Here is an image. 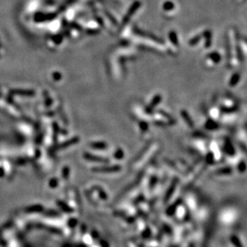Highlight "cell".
Segmentation results:
<instances>
[{
    "instance_id": "6da1fadb",
    "label": "cell",
    "mask_w": 247,
    "mask_h": 247,
    "mask_svg": "<svg viewBox=\"0 0 247 247\" xmlns=\"http://www.w3.org/2000/svg\"><path fill=\"white\" fill-rule=\"evenodd\" d=\"M139 6H140V2H138V1H137L135 3H134L133 5L131 6V8L129 9L127 14H126V15L124 17V19H123V24H125V23H126V22H128V20L130 19V18L135 13V11L139 8Z\"/></svg>"
},
{
    "instance_id": "7a4b0ae2",
    "label": "cell",
    "mask_w": 247,
    "mask_h": 247,
    "mask_svg": "<svg viewBox=\"0 0 247 247\" xmlns=\"http://www.w3.org/2000/svg\"><path fill=\"white\" fill-rule=\"evenodd\" d=\"M121 169V167L119 166H114V167H99V168H95L94 170L96 172L101 173H114L118 172Z\"/></svg>"
},
{
    "instance_id": "3957f363",
    "label": "cell",
    "mask_w": 247,
    "mask_h": 247,
    "mask_svg": "<svg viewBox=\"0 0 247 247\" xmlns=\"http://www.w3.org/2000/svg\"><path fill=\"white\" fill-rule=\"evenodd\" d=\"M208 57L210 58L212 61L214 62V63H218L221 60V55L218 52H212L208 55Z\"/></svg>"
},
{
    "instance_id": "277c9868",
    "label": "cell",
    "mask_w": 247,
    "mask_h": 247,
    "mask_svg": "<svg viewBox=\"0 0 247 247\" xmlns=\"http://www.w3.org/2000/svg\"><path fill=\"white\" fill-rule=\"evenodd\" d=\"M160 101H161V96L160 95H156L155 97L154 98L152 101H151V103H150V104L148 106V109L149 110H152L153 108H154V106L158 105V103H160Z\"/></svg>"
},
{
    "instance_id": "5b68a950",
    "label": "cell",
    "mask_w": 247,
    "mask_h": 247,
    "mask_svg": "<svg viewBox=\"0 0 247 247\" xmlns=\"http://www.w3.org/2000/svg\"><path fill=\"white\" fill-rule=\"evenodd\" d=\"M181 114H182V118H183L184 119H186V123H187L190 127H193L194 124H193V122L191 121V118H190V117L189 116L188 113H187L186 111H182Z\"/></svg>"
},
{
    "instance_id": "8992f818",
    "label": "cell",
    "mask_w": 247,
    "mask_h": 247,
    "mask_svg": "<svg viewBox=\"0 0 247 247\" xmlns=\"http://www.w3.org/2000/svg\"><path fill=\"white\" fill-rule=\"evenodd\" d=\"M86 159L88 158L89 160H91V161H95V162H107V160H106L105 158H102V157H98V156H94L91 155V154H86Z\"/></svg>"
},
{
    "instance_id": "52a82bcc",
    "label": "cell",
    "mask_w": 247,
    "mask_h": 247,
    "mask_svg": "<svg viewBox=\"0 0 247 247\" xmlns=\"http://www.w3.org/2000/svg\"><path fill=\"white\" fill-rule=\"evenodd\" d=\"M169 39H170V41L173 42V44L178 46V37H177L176 33L174 32V31H170V32L169 33Z\"/></svg>"
},
{
    "instance_id": "ba28073f",
    "label": "cell",
    "mask_w": 247,
    "mask_h": 247,
    "mask_svg": "<svg viewBox=\"0 0 247 247\" xmlns=\"http://www.w3.org/2000/svg\"><path fill=\"white\" fill-rule=\"evenodd\" d=\"M239 79H240V75L238 74H234V75L232 76V78L230 79V86H235L238 83Z\"/></svg>"
},
{
    "instance_id": "9c48e42d",
    "label": "cell",
    "mask_w": 247,
    "mask_h": 247,
    "mask_svg": "<svg viewBox=\"0 0 247 247\" xmlns=\"http://www.w3.org/2000/svg\"><path fill=\"white\" fill-rule=\"evenodd\" d=\"M204 35H205V39H206V41H205V47H210V43H211V33L210 31H206L204 33Z\"/></svg>"
},
{
    "instance_id": "30bf717a",
    "label": "cell",
    "mask_w": 247,
    "mask_h": 247,
    "mask_svg": "<svg viewBox=\"0 0 247 247\" xmlns=\"http://www.w3.org/2000/svg\"><path fill=\"white\" fill-rule=\"evenodd\" d=\"M92 147L96 148V149H104V148L106 147V144L104 143V142H94L92 143Z\"/></svg>"
},
{
    "instance_id": "8fae6325",
    "label": "cell",
    "mask_w": 247,
    "mask_h": 247,
    "mask_svg": "<svg viewBox=\"0 0 247 247\" xmlns=\"http://www.w3.org/2000/svg\"><path fill=\"white\" fill-rule=\"evenodd\" d=\"M174 3L172 2H166V3L163 4V9L165 11H171L172 9H174Z\"/></svg>"
},
{
    "instance_id": "7c38bea8",
    "label": "cell",
    "mask_w": 247,
    "mask_h": 247,
    "mask_svg": "<svg viewBox=\"0 0 247 247\" xmlns=\"http://www.w3.org/2000/svg\"><path fill=\"white\" fill-rule=\"evenodd\" d=\"M200 39H201V37L200 36H197L195 37V38H194V39H192L189 42V44L191 45V46H193V45H195L197 44V42H199Z\"/></svg>"
},
{
    "instance_id": "4fadbf2b",
    "label": "cell",
    "mask_w": 247,
    "mask_h": 247,
    "mask_svg": "<svg viewBox=\"0 0 247 247\" xmlns=\"http://www.w3.org/2000/svg\"><path fill=\"white\" fill-rule=\"evenodd\" d=\"M115 157H116L118 159H121V158L123 157V152L121 149H118V150L116 151V154H115Z\"/></svg>"
}]
</instances>
